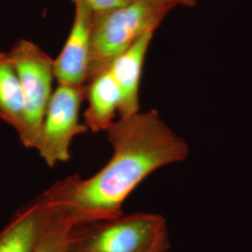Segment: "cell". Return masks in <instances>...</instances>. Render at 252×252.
<instances>
[{
  "mask_svg": "<svg viewBox=\"0 0 252 252\" xmlns=\"http://www.w3.org/2000/svg\"><path fill=\"white\" fill-rule=\"evenodd\" d=\"M106 132L113 154L100 171L89 179L69 176L41 194L74 225L122 216L126 198L146 178L189 154L186 141L155 109L120 118Z\"/></svg>",
  "mask_w": 252,
  "mask_h": 252,
  "instance_id": "cell-1",
  "label": "cell"
},
{
  "mask_svg": "<svg viewBox=\"0 0 252 252\" xmlns=\"http://www.w3.org/2000/svg\"><path fill=\"white\" fill-rule=\"evenodd\" d=\"M171 10L155 0H136L117 9L93 12L86 85L108 70L116 58L136 39L149 31H156Z\"/></svg>",
  "mask_w": 252,
  "mask_h": 252,
  "instance_id": "cell-2",
  "label": "cell"
},
{
  "mask_svg": "<svg viewBox=\"0 0 252 252\" xmlns=\"http://www.w3.org/2000/svg\"><path fill=\"white\" fill-rule=\"evenodd\" d=\"M71 252H167L166 221L152 213L73 226Z\"/></svg>",
  "mask_w": 252,
  "mask_h": 252,
  "instance_id": "cell-3",
  "label": "cell"
},
{
  "mask_svg": "<svg viewBox=\"0 0 252 252\" xmlns=\"http://www.w3.org/2000/svg\"><path fill=\"white\" fill-rule=\"evenodd\" d=\"M8 54L18 74L24 97V122L17 134L25 147L36 149L53 94L54 59L27 39L18 40Z\"/></svg>",
  "mask_w": 252,
  "mask_h": 252,
  "instance_id": "cell-4",
  "label": "cell"
},
{
  "mask_svg": "<svg viewBox=\"0 0 252 252\" xmlns=\"http://www.w3.org/2000/svg\"><path fill=\"white\" fill-rule=\"evenodd\" d=\"M86 86L58 84L53 92L36 150L49 167L70 158V146L77 135L89 130L80 123V109Z\"/></svg>",
  "mask_w": 252,
  "mask_h": 252,
  "instance_id": "cell-5",
  "label": "cell"
},
{
  "mask_svg": "<svg viewBox=\"0 0 252 252\" xmlns=\"http://www.w3.org/2000/svg\"><path fill=\"white\" fill-rule=\"evenodd\" d=\"M72 1L75 5L72 27L61 53L54 60V78L58 84L86 86L93 11L80 0Z\"/></svg>",
  "mask_w": 252,
  "mask_h": 252,
  "instance_id": "cell-6",
  "label": "cell"
},
{
  "mask_svg": "<svg viewBox=\"0 0 252 252\" xmlns=\"http://www.w3.org/2000/svg\"><path fill=\"white\" fill-rule=\"evenodd\" d=\"M155 31H149L136 39L109 67L120 93L119 114L133 116L140 111L139 91L146 54Z\"/></svg>",
  "mask_w": 252,
  "mask_h": 252,
  "instance_id": "cell-7",
  "label": "cell"
},
{
  "mask_svg": "<svg viewBox=\"0 0 252 252\" xmlns=\"http://www.w3.org/2000/svg\"><path fill=\"white\" fill-rule=\"evenodd\" d=\"M88 106L84 112V125L89 131H107L114 122L120 105V93L112 73L108 69L86 85Z\"/></svg>",
  "mask_w": 252,
  "mask_h": 252,
  "instance_id": "cell-8",
  "label": "cell"
},
{
  "mask_svg": "<svg viewBox=\"0 0 252 252\" xmlns=\"http://www.w3.org/2000/svg\"><path fill=\"white\" fill-rule=\"evenodd\" d=\"M46 214L47 205L40 195L0 233V252H35Z\"/></svg>",
  "mask_w": 252,
  "mask_h": 252,
  "instance_id": "cell-9",
  "label": "cell"
},
{
  "mask_svg": "<svg viewBox=\"0 0 252 252\" xmlns=\"http://www.w3.org/2000/svg\"><path fill=\"white\" fill-rule=\"evenodd\" d=\"M24 114L18 74L8 53H0V119L18 132L23 126Z\"/></svg>",
  "mask_w": 252,
  "mask_h": 252,
  "instance_id": "cell-10",
  "label": "cell"
},
{
  "mask_svg": "<svg viewBox=\"0 0 252 252\" xmlns=\"http://www.w3.org/2000/svg\"><path fill=\"white\" fill-rule=\"evenodd\" d=\"M73 226L64 214L47 205V214L35 252H71Z\"/></svg>",
  "mask_w": 252,
  "mask_h": 252,
  "instance_id": "cell-11",
  "label": "cell"
},
{
  "mask_svg": "<svg viewBox=\"0 0 252 252\" xmlns=\"http://www.w3.org/2000/svg\"><path fill=\"white\" fill-rule=\"evenodd\" d=\"M94 12L100 13L110 9H117L133 3L136 0H80Z\"/></svg>",
  "mask_w": 252,
  "mask_h": 252,
  "instance_id": "cell-12",
  "label": "cell"
},
{
  "mask_svg": "<svg viewBox=\"0 0 252 252\" xmlns=\"http://www.w3.org/2000/svg\"><path fill=\"white\" fill-rule=\"evenodd\" d=\"M163 5L170 7L172 9L177 7H187L190 8L195 6L200 0H155Z\"/></svg>",
  "mask_w": 252,
  "mask_h": 252,
  "instance_id": "cell-13",
  "label": "cell"
}]
</instances>
